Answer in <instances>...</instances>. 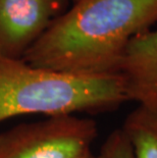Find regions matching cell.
<instances>
[{
    "instance_id": "cell-1",
    "label": "cell",
    "mask_w": 157,
    "mask_h": 158,
    "mask_svg": "<svg viewBox=\"0 0 157 158\" xmlns=\"http://www.w3.org/2000/svg\"><path fill=\"white\" fill-rule=\"evenodd\" d=\"M156 22L157 0H80L22 59L60 73H118L129 42Z\"/></svg>"
},
{
    "instance_id": "cell-2",
    "label": "cell",
    "mask_w": 157,
    "mask_h": 158,
    "mask_svg": "<svg viewBox=\"0 0 157 158\" xmlns=\"http://www.w3.org/2000/svg\"><path fill=\"white\" fill-rule=\"evenodd\" d=\"M119 73L76 75L0 56V123L21 114L101 112L128 101Z\"/></svg>"
},
{
    "instance_id": "cell-3",
    "label": "cell",
    "mask_w": 157,
    "mask_h": 158,
    "mask_svg": "<svg viewBox=\"0 0 157 158\" xmlns=\"http://www.w3.org/2000/svg\"><path fill=\"white\" fill-rule=\"evenodd\" d=\"M93 119L51 116L0 134V158H80L97 137Z\"/></svg>"
},
{
    "instance_id": "cell-4",
    "label": "cell",
    "mask_w": 157,
    "mask_h": 158,
    "mask_svg": "<svg viewBox=\"0 0 157 158\" xmlns=\"http://www.w3.org/2000/svg\"><path fill=\"white\" fill-rule=\"evenodd\" d=\"M68 0H0V56L22 59Z\"/></svg>"
},
{
    "instance_id": "cell-5",
    "label": "cell",
    "mask_w": 157,
    "mask_h": 158,
    "mask_svg": "<svg viewBox=\"0 0 157 158\" xmlns=\"http://www.w3.org/2000/svg\"><path fill=\"white\" fill-rule=\"evenodd\" d=\"M118 73L129 100L157 109V30L143 32L129 42Z\"/></svg>"
},
{
    "instance_id": "cell-6",
    "label": "cell",
    "mask_w": 157,
    "mask_h": 158,
    "mask_svg": "<svg viewBox=\"0 0 157 158\" xmlns=\"http://www.w3.org/2000/svg\"><path fill=\"white\" fill-rule=\"evenodd\" d=\"M122 130L134 158H157V109L139 105L126 116Z\"/></svg>"
},
{
    "instance_id": "cell-7",
    "label": "cell",
    "mask_w": 157,
    "mask_h": 158,
    "mask_svg": "<svg viewBox=\"0 0 157 158\" xmlns=\"http://www.w3.org/2000/svg\"><path fill=\"white\" fill-rule=\"evenodd\" d=\"M95 158H134L131 143L122 129L110 134Z\"/></svg>"
},
{
    "instance_id": "cell-8",
    "label": "cell",
    "mask_w": 157,
    "mask_h": 158,
    "mask_svg": "<svg viewBox=\"0 0 157 158\" xmlns=\"http://www.w3.org/2000/svg\"><path fill=\"white\" fill-rule=\"evenodd\" d=\"M80 158H95L94 156H93V154H92V152H91V150L90 151H88V152H86L84 155H82Z\"/></svg>"
},
{
    "instance_id": "cell-9",
    "label": "cell",
    "mask_w": 157,
    "mask_h": 158,
    "mask_svg": "<svg viewBox=\"0 0 157 158\" xmlns=\"http://www.w3.org/2000/svg\"><path fill=\"white\" fill-rule=\"evenodd\" d=\"M72 1L73 3H76V2H78V1H80V0H72Z\"/></svg>"
}]
</instances>
